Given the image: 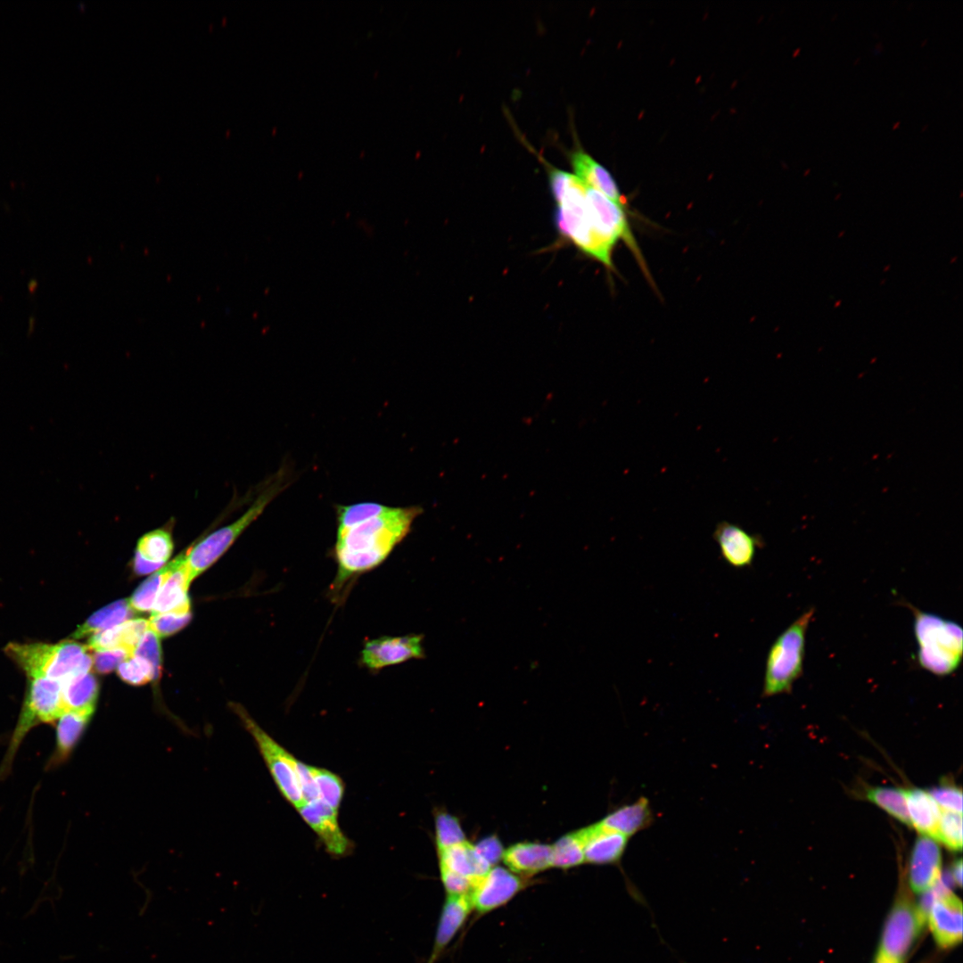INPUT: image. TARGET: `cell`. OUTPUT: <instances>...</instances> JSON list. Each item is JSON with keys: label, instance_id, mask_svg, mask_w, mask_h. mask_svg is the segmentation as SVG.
<instances>
[{"label": "cell", "instance_id": "obj_17", "mask_svg": "<svg viewBox=\"0 0 963 963\" xmlns=\"http://www.w3.org/2000/svg\"><path fill=\"white\" fill-rule=\"evenodd\" d=\"M927 920L940 947L951 948L961 942L962 903L953 893L942 896L933 904Z\"/></svg>", "mask_w": 963, "mask_h": 963}, {"label": "cell", "instance_id": "obj_25", "mask_svg": "<svg viewBox=\"0 0 963 963\" xmlns=\"http://www.w3.org/2000/svg\"><path fill=\"white\" fill-rule=\"evenodd\" d=\"M910 826L920 835L934 840L942 810L929 792L913 788L905 790Z\"/></svg>", "mask_w": 963, "mask_h": 963}, {"label": "cell", "instance_id": "obj_11", "mask_svg": "<svg viewBox=\"0 0 963 963\" xmlns=\"http://www.w3.org/2000/svg\"><path fill=\"white\" fill-rule=\"evenodd\" d=\"M526 885L511 870L494 867L473 882L468 897L473 909L485 914L506 904Z\"/></svg>", "mask_w": 963, "mask_h": 963}, {"label": "cell", "instance_id": "obj_23", "mask_svg": "<svg viewBox=\"0 0 963 963\" xmlns=\"http://www.w3.org/2000/svg\"><path fill=\"white\" fill-rule=\"evenodd\" d=\"M551 846L539 843H518L504 852L503 860L509 870L532 876L551 867Z\"/></svg>", "mask_w": 963, "mask_h": 963}, {"label": "cell", "instance_id": "obj_13", "mask_svg": "<svg viewBox=\"0 0 963 963\" xmlns=\"http://www.w3.org/2000/svg\"><path fill=\"white\" fill-rule=\"evenodd\" d=\"M297 811L318 836L330 855L342 857L350 854L353 849V844L340 827L338 811L319 799L305 802Z\"/></svg>", "mask_w": 963, "mask_h": 963}, {"label": "cell", "instance_id": "obj_39", "mask_svg": "<svg viewBox=\"0 0 963 963\" xmlns=\"http://www.w3.org/2000/svg\"><path fill=\"white\" fill-rule=\"evenodd\" d=\"M92 656L95 671L101 674H106L114 671L120 663L131 656V654L123 648H115L95 651Z\"/></svg>", "mask_w": 963, "mask_h": 963}, {"label": "cell", "instance_id": "obj_40", "mask_svg": "<svg viewBox=\"0 0 963 963\" xmlns=\"http://www.w3.org/2000/svg\"><path fill=\"white\" fill-rule=\"evenodd\" d=\"M440 878L445 891L449 895L468 894L473 881L459 874L440 869Z\"/></svg>", "mask_w": 963, "mask_h": 963}, {"label": "cell", "instance_id": "obj_9", "mask_svg": "<svg viewBox=\"0 0 963 963\" xmlns=\"http://www.w3.org/2000/svg\"><path fill=\"white\" fill-rule=\"evenodd\" d=\"M924 926L917 906L907 897L900 898L885 924L878 954L902 963Z\"/></svg>", "mask_w": 963, "mask_h": 963}, {"label": "cell", "instance_id": "obj_38", "mask_svg": "<svg viewBox=\"0 0 963 963\" xmlns=\"http://www.w3.org/2000/svg\"><path fill=\"white\" fill-rule=\"evenodd\" d=\"M942 811L962 813V792L955 785L943 784L929 791Z\"/></svg>", "mask_w": 963, "mask_h": 963}, {"label": "cell", "instance_id": "obj_24", "mask_svg": "<svg viewBox=\"0 0 963 963\" xmlns=\"http://www.w3.org/2000/svg\"><path fill=\"white\" fill-rule=\"evenodd\" d=\"M440 869L449 870L473 882L485 875L490 866L477 853L474 845L463 843L438 850Z\"/></svg>", "mask_w": 963, "mask_h": 963}, {"label": "cell", "instance_id": "obj_32", "mask_svg": "<svg viewBox=\"0 0 963 963\" xmlns=\"http://www.w3.org/2000/svg\"><path fill=\"white\" fill-rule=\"evenodd\" d=\"M168 572L169 565L161 567L135 590L128 600L132 610L143 613L153 608L157 595Z\"/></svg>", "mask_w": 963, "mask_h": 963}, {"label": "cell", "instance_id": "obj_18", "mask_svg": "<svg viewBox=\"0 0 963 963\" xmlns=\"http://www.w3.org/2000/svg\"><path fill=\"white\" fill-rule=\"evenodd\" d=\"M168 565L169 572L157 595L152 615L168 612H191V602L187 596L191 581L185 566V553H181Z\"/></svg>", "mask_w": 963, "mask_h": 963}, {"label": "cell", "instance_id": "obj_8", "mask_svg": "<svg viewBox=\"0 0 963 963\" xmlns=\"http://www.w3.org/2000/svg\"><path fill=\"white\" fill-rule=\"evenodd\" d=\"M555 223L559 234L587 256L613 270V251L615 243L604 235L591 221L586 205V196L579 201L557 206Z\"/></svg>", "mask_w": 963, "mask_h": 963}, {"label": "cell", "instance_id": "obj_5", "mask_svg": "<svg viewBox=\"0 0 963 963\" xmlns=\"http://www.w3.org/2000/svg\"><path fill=\"white\" fill-rule=\"evenodd\" d=\"M813 615L814 609H809L772 644L766 660L764 697L790 692L802 674L806 631Z\"/></svg>", "mask_w": 963, "mask_h": 963}, {"label": "cell", "instance_id": "obj_10", "mask_svg": "<svg viewBox=\"0 0 963 963\" xmlns=\"http://www.w3.org/2000/svg\"><path fill=\"white\" fill-rule=\"evenodd\" d=\"M585 196L588 216L596 227L615 243L621 240L635 255L644 272L647 273L641 251L629 225L624 208L588 186H586Z\"/></svg>", "mask_w": 963, "mask_h": 963}, {"label": "cell", "instance_id": "obj_22", "mask_svg": "<svg viewBox=\"0 0 963 963\" xmlns=\"http://www.w3.org/2000/svg\"><path fill=\"white\" fill-rule=\"evenodd\" d=\"M654 821L649 799L641 796L635 802L613 809L599 822L630 838L651 827Z\"/></svg>", "mask_w": 963, "mask_h": 963}, {"label": "cell", "instance_id": "obj_3", "mask_svg": "<svg viewBox=\"0 0 963 963\" xmlns=\"http://www.w3.org/2000/svg\"><path fill=\"white\" fill-rule=\"evenodd\" d=\"M88 646L66 639L55 644L9 643L5 652L27 674L28 678H47L61 684L87 673L93 668Z\"/></svg>", "mask_w": 963, "mask_h": 963}, {"label": "cell", "instance_id": "obj_28", "mask_svg": "<svg viewBox=\"0 0 963 963\" xmlns=\"http://www.w3.org/2000/svg\"><path fill=\"white\" fill-rule=\"evenodd\" d=\"M173 523L169 520L165 525L144 534L137 541L136 552L146 560L164 564L174 548Z\"/></svg>", "mask_w": 963, "mask_h": 963}, {"label": "cell", "instance_id": "obj_16", "mask_svg": "<svg viewBox=\"0 0 963 963\" xmlns=\"http://www.w3.org/2000/svg\"><path fill=\"white\" fill-rule=\"evenodd\" d=\"M942 875V853L931 837L920 835L913 845L910 864L909 882L915 893H925L934 885Z\"/></svg>", "mask_w": 963, "mask_h": 963}, {"label": "cell", "instance_id": "obj_41", "mask_svg": "<svg viewBox=\"0 0 963 963\" xmlns=\"http://www.w3.org/2000/svg\"><path fill=\"white\" fill-rule=\"evenodd\" d=\"M474 848L477 853L491 867L503 859V846L496 835L481 840Z\"/></svg>", "mask_w": 963, "mask_h": 963}, {"label": "cell", "instance_id": "obj_29", "mask_svg": "<svg viewBox=\"0 0 963 963\" xmlns=\"http://www.w3.org/2000/svg\"><path fill=\"white\" fill-rule=\"evenodd\" d=\"M865 796L867 800L898 821L910 826L905 790L891 786H875L868 789Z\"/></svg>", "mask_w": 963, "mask_h": 963}, {"label": "cell", "instance_id": "obj_6", "mask_svg": "<svg viewBox=\"0 0 963 963\" xmlns=\"http://www.w3.org/2000/svg\"><path fill=\"white\" fill-rule=\"evenodd\" d=\"M63 711L59 681L42 677L29 678L21 711L0 767V780L10 770L16 752L29 730L38 724L54 723Z\"/></svg>", "mask_w": 963, "mask_h": 963}, {"label": "cell", "instance_id": "obj_15", "mask_svg": "<svg viewBox=\"0 0 963 963\" xmlns=\"http://www.w3.org/2000/svg\"><path fill=\"white\" fill-rule=\"evenodd\" d=\"M723 560L734 568L750 566L758 547L761 545L759 536L749 533L741 526L728 521L720 522L713 531Z\"/></svg>", "mask_w": 963, "mask_h": 963}, {"label": "cell", "instance_id": "obj_21", "mask_svg": "<svg viewBox=\"0 0 963 963\" xmlns=\"http://www.w3.org/2000/svg\"><path fill=\"white\" fill-rule=\"evenodd\" d=\"M571 163L574 175L588 187L592 188L605 197L626 208L627 201L622 197L617 184L611 174L590 155L582 150L571 154Z\"/></svg>", "mask_w": 963, "mask_h": 963}, {"label": "cell", "instance_id": "obj_2", "mask_svg": "<svg viewBox=\"0 0 963 963\" xmlns=\"http://www.w3.org/2000/svg\"><path fill=\"white\" fill-rule=\"evenodd\" d=\"M289 478L286 467H281L264 482V485L254 501L238 519L202 538L198 542L193 543L184 551L185 566L191 582L214 564L238 537L260 516L271 501L285 490L290 483Z\"/></svg>", "mask_w": 963, "mask_h": 963}, {"label": "cell", "instance_id": "obj_33", "mask_svg": "<svg viewBox=\"0 0 963 963\" xmlns=\"http://www.w3.org/2000/svg\"><path fill=\"white\" fill-rule=\"evenodd\" d=\"M935 841L942 843L953 852L962 849V815L961 813L942 811Z\"/></svg>", "mask_w": 963, "mask_h": 963}, {"label": "cell", "instance_id": "obj_26", "mask_svg": "<svg viewBox=\"0 0 963 963\" xmlns=\"http://www.w3.org/2000/svg\"><path fill=\"white\" fill-rule=\"evenodd\" d=\"M98 696L99 682L90 671L62 683L64 711L95 712Z\"/></svg>", "mask_w": 963, "mask_h": 963}, {"label": "cell", "instance_id": "obj_12", "mask_svg": "<svg viewBox=\"0 0 963 963\" xmlns=\"http://www.w3.org/2000/svg\"><path fill=\"white\" fill-rule=\"evenodd\" d=\"M422 635L383 636L366 641L361 651V663L371 671L400 664L424 657Z\"/></svg>", "mask_w": 963, "mask_h": 963}, {"label": "cell", "instance_id": "obj_14", "mask_svg": "<svg viewBox=\"0 0 963 963\" xmlns=\"http://www.w3.org/2000/svg\"><path fill=\"white\" fill-rule=\"evenodd\" d=\"M581 841L585 862L620 867L630 838L603 826L600 822L577 831Z\"/></svg>", "mask_w": 963, "mask_h": 963}, {"label": "cell", "instance_id": "obj_42", "mask_svg": "<svg viewBox=\"0 0 963 963\" xmlns=\"http://www.w3.org/2000/svg\"><path fill=\"white\" fill-rule=\"evenodd\" d=\"M162 565L163 564L154 563L144 559L136 552L135 554L133 566L135 572L138 575H144L156 572L157 570H160Z\"/></svg>", "mask_w": 963, "mask_h": 963}, {"label": "cell", "instance_id": "obj_35", "mask_svg": "<svg viewBox=\"0 0 963 963\" xmlns=\"http://www.w3.org/2000/svg\"><path fill=\"white\" fill-rule=\"evenodd\" d=\"M117 673L124 682L133 686H142L155 680L152 664L144 658L135 655L120 663L117 667Z\"/></svg>", "mask_w": 963, "mask_h": 963}, {"label": "cell", "instance_id": "obj_20", "mask_svg": "<svg viewBox=\"0 0 963 963\" xmlns=\"http://www.w3.org/2000/svg\"><path fill=\"white\" fill-rule=\"evenodd\" d=\"M473 910L468 894L447 895L427 963H434L463 926Z\"/></svg>", "mask_w": 963, "mask_h": 963}, {"label": "cell", "instance_id": "obj_27", "mask_svg": "<svg viewBox=\"0 0 963 963\" xmlns=\"http://www.w3.org/2000/svg\"><path fill=\"white\" fill-rule=\"evenodd\" d=\"M133 616L128 600H118L93 613L73 633L74 638L91 636L96 632L119 625Z\"/></svg>", "mask_w": 963, "mask_h": 963}, {"label": "cell", "instance_id": "obj_44", "mask_svg": "<svg viewBox=\"0 0 963 963\" xmlns=\"http://www.w3.org/2000/svg\"><path fill=\"white\" fill-rule=\"evenodd\" d=\"M875 963H897V962H895L893 960H891V959H887V958H885V957H884V956H882L880 954H877V957L876 959Z\"/></svg>", "mask_w": 963, "mask_h": 963}, {"label": "cell", "instance_id": "obj_36", "mask_svg": "<svg viewBox=\"0 0 963 963\" xmlns=\"http://www.w3.org/2000/svg\"><path fill=\"white\" fill-rule=\"evenodd\" d=\"M192 613L168 612L152 615L149 628L159 637H168L182 630L191 620Z\"/></svg>", "mask_w": 963, "mask_h": 963}, {"label": "cell", "instance_id": "obj_7", "mask_svg": "<svg viewBox=\"0 0 963 963\" xmlns=\"http://www.w3.org/2000/svg\"><path fill=\"white\" fill-rule=\"evenodd\" d=\"M230 707L254 739L279 792L298 809L305 802L297 774L298 759L268 735L243 706L230 703Z\"/></svg>", "mask_w": 963, "mask_h": 963}, {"label": "cell", "instance_id": "obj_37", "mask_svg": "<svg viewBox=\"0 0 963 963\" xmlns=\"http://www.w3.org/2000/svg\"><path fill=\"white\" fill-rule=\"evenodd\" d=\"M133 655L147 660L152 666L155 680L159 679L161 671V647L160 637L150 628L144 633Z\"/></svg>", "mask_w": 963, "mask_h": 963}, {"label": "cell", "instance_id": "obj_43", "mask_svg": "<svg viewBox=\"0 0 963 963\" xmlns=\"http://www.w3.org/2000/svg\"><path fill=\"white\" fill-rule=\"evenodd\" d=\"M955 885L961 886L962 884V860H956L949 871Z\"/></svg>", "mask_w": 963, "mask_h": 963}, {"label": "cell", "instance_id": "obj_30", "mask_svg": "<svg viewBox=\"0 0 963 963\" xmlns=\"http://www.w3.org/2000/svg\"><path fill=\"white\" fill-rule=\"evenodd\" d=\"M311 774L317 792V799L338 811L344 795L342 779L333 771L316 766H311Z\"/></svg>", "mask_w": 963, "mask_h": 963}, {"label": "cell", "instance_id": "obj_4", "mask_svg": "<svg viewBox=\"0 0 963 963\" xmlns=\"http://www.w3.org/2000/svg\"><path fill=\"white\" fill-rule=\"evenodd\" d=\"M914 633L918 642V660L925 670L945 676L959 666L963 652V632L953 621L913 608Z\"/></svg>", "mask_w": 963, "mask_h": 963}, {"label": "cell", "instance_id": "obj_19", "mask_svg": "<svg viewBox=\"0 0 963 963\" xmlns=\"http://www.w3.org/2000/svg\"><path fill=\"white\" fill-rule=\"evenodd\" d=\"M94 712L63 711L55 723V745L47 761V769L64 763L83 737Z\"/></svg>", "mask_w": 963, "mask_h": 963}, {"label": "cell", "instance_id": "obj_31", "mask_svg": "<svg viewBox=\"0 0 963 963\" xmlns=\"http://www.w3.org/2000/svg\"><path fill=\"white\" fill-rule=\"evenodd\" d=\"M551 850V867L566 869L585 862L583 846L577 831L559 838Z\"/></svg>", "mask_w": 963, "mask_h": 963}, {"label": "cell", "instance_id": "obj_34", "mask_svg": "<svg viewBox=\"0 0 963 963\" xmlns=\"http://www.w3.org/2000/svg\"><path fill=\"white\" fill-rule=\"evenodd\" d=\"M435 841L438 850L465 841V833L462 830L458 819L455 816L445 811L436 813Z\"/></svg>", "mask_w": 963, "mask_h": 963}, {"label": "cell", "instance_id": "obj_1", "mask_svg": "<svg viewBox=\"0 0 963 963\" xmlns=\"http://www.w3.org/2000/svg\"><path fill=\"white\" fill-rule=\"evenodd\" d=\"M333 556L337 572L329 591L342 601L350 583L382 564L423 513L419 506L393 507L374 502L338 505Z\"/></svg>", "mask_w": 963, "mask_h": 963}]
</instances>
